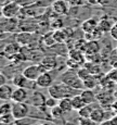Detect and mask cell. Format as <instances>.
Returning <instances> with one entry per match:
<instances>
[{"label": "cell", "mask_w": 117, "mask_h": 125, "mask_svg": "<svg viewBox=\"0 0 117 125\" xmlns=\"http://www.w3.org/2000/svg\"><path fill=\"white\" fill-rule=\"evenodd\" d=\"M21 11V7L20 4L16 1H12L8 2L7 4H4L2 7V15L6 19H12L15 18Z\"/></svg>", "instance_id": "obj_6"}, {"label": "cell", "mask_w": 117, "mask_h": 125, "mask_svg": "<svg viewBox=\"0 0 117 125\" xmlns=\"http://www.w3.org/2000/svg\"><path fill=\"white\" fill-rule=\"evenodd\" d=\"M92 111H93V108L91 107V104H86L83 108L79 110L78 112V115H79L80 117H86V119H89L90 116H91V113Z\"/></svg>", "instance_id": "obj_22"}, {"label": "cell", "mask_w": 117, "mask_h": 125, "mask_svg": "<svg viewBox=\"0 0 117 125\" xmlns=\"http://www.w3.org/2000/svg\"><path fill=\"white\" fill-rule=\"evenodd\" d=\"M29 104L27 102H13L12 103V115L15 120H21L28 116Z\"/></svg>", "instance_id": "obj_4"}, {"label": "cell", "mask_w": 117, "mask_h": 125, "mask_svg": "<svg viewBox=\"0 0 117 125\" xmlns=\"http://www.w3.org/2000/svg\"><path fill=\"white\" fill-rule=\"evenodd\" d=\"M0 125H10V124H7V123H2V122H0Z\"/></svg>", "instance_id": "obj_41"}, {"label": "cell", "mask_w": 117, "mask_h": 125, "mask_svg": "<svg viewBox=\"0 0 117 125\" xmlns=\"http://www.w3.org/2000/svg\"><path fill=\"white\" fill-rule=\"evenodd\" d=\"M99 26V23L94 19H88L81 24V28L85 33H92Z\"/></svg>", "instance_id": "obj_15"}, {"label": "cell", "mask_w": 117, "mask_h": 125, "mask_svg": "<svg viewBox=\"0 0 117 125\" xmlns=\"http://www.w3.org/2000/svg\"><path fill=\"white\" fill-rule=\"evenodd\" d=\"M107 78L109 81L114 82V83H117V68L116 69H113L112 71H109V73L107 74Z\"/></svg>", "instance_id": "obj_30"}, {"label": "cell", "mask_w": 117, "mask_h": 125, "mask_svg": "<svg viewBox=\"0 0 117 125\" xmlns=\"http://www.w3.org/2000/svg\"><path fill=\"white\" fill-rule=\"evenodd\" d=\"M68 56H70V59L74 60V61L77 62L80 65L85 63V59H87V58H85V56H83L82 50H72Z\"/></svg>", "instance_id": "obj_18"}, {"label": "cell", "mask_w": 117, "mask_h": 125, "mask_svg": "<svg viewBox=\"0 0 117 125\" xmlns=\"http://www.w3.org/2000/svg\"><path fill=\"white\" fill-rule=\"evenodd\" d=\"M72 102H73V108L75 111H79L81 108H83L86 104H87V103L85 102V100L82 99V97L80 96V94L72 97Z\"/></svg>", "instance_id": "obj_19"}, {"label": "cell", "mask_w": 117, "mask_h": 125, "mask_svg": "<svg viewBox=\"0 0 117 125\" xmlns=\"http://www.w3.org/2000/svg\"><path fill=\"white\" fill-rule=\"evenodd\" d=\"M40 63H41L42 65H44V68L46 69L48 72H49V71H51V70L55 69L56 60L54 59V58H52V57H46V58H44V59H42V61L40 62Z\"/></svg>", "instance_id": "obj_20"}, {"label": "cell", "mask_w": 117, "mask_h": 125, "mask_svg": "<svg viewBox=\"0 0 117 125\" xmlns=\"http://www.w3.org/2000/svg\"><path fill=\"white\" fill-rule=\"evenodd\" d=\"M16 120L14 119V116L12 115V113L10 114H4V115H0V122L2 123H7V124H13Z\"/></svg>", "instance_id": "obj_27"}, {"label": "cell", "mask_w": 117, "mask_h": 125, "mask_svg": "<svg viewBox=\"0 0 117 125\" xmlns=\"http://www.w3.org/2000/svg\"><path fill=\"white\" fill-rule=\"evenodd\" d=\"M12 113V103L10 102H4L0 105V115L4 114H10Z\"/></svg>", "instance_id": "obj_25"}, {"label": "cell", "mask_w": 117, "mask_h": 125, "mask_svg": "<svg viewBox=\"0 0 117 125\" xmlns=\"http://www.w3.org/2000/svg\"><path fill=\"white\" fill-rule=\"evenodd\" d=\"M112 110H114V112L117 114V100H115L113 103V105H112Z\"/></svg>", "instance_id": "obj_38"}, {"label": "cell", "mask_w": 117, "mask_h": 125, "mask_svg": "<svg viewBox=\"0 0 117 125\" xmlns=\"http://www.w3.org/2000/svg\"><path fill=\"white\" fill-rule=\"evenodd\" d=\"M85 84V88H89V89H93L97 85V81H95V75H90L87 80L83 81Z\"/></svg>", "instance_id": "obj_24"}, {"label": "cell", "mask_w": 117, "mask_h": 125, "mask_svg": "<svg viewBox=\"0 0 117 125\" xmlns=\"http://www.w3.org/2000/svg\"><path fill=\"white\" fill-rule=\"evenodd\" d=\"M97 123L93 122L91 119H86V117H80L79 119V125H95Z\"/></svg>", "instance_id": "obj_32"}, {"label": "cell", "mask_w": 117, "mask_h": 125, "mask_svg": "<svg viewBox=\"0 0 117 125\" xmlns=\"http://www.w3.org/2000/svg\"><path fill=\"white\" fill-rule=\"evenodd\" d=\"M30 38H32V34L29 33H21L18 35L16 40H18V44H28Z\"/></svg>", "instance_id": "obj_23"}, {"label": "cell", "mask_w": 117, "mask_h": 125, "mask_svg": "<svg viewBox=\"0 0 117 125\" xmlns=\"http://www.w3.org/2000/svg\"><path fill=\"white\" fill-rule=\"evenodd\" d=\"M114 23L112 21H109L108 19H102L101 21L99 22V27L103 31L104 33L105 32H111V30L113 28Z\"/></svg>", "instance_id": "obj_21"}, {"label": "cell", "mask_w": 117, "mask_h": 125, "mask_svg": "<svg viewBox=\"0 0 117 125\" xmlns=\"http://www.w3.org/2000/svg\"><path fill=\"white\" fill-rule=\"evenodd\" d=\"M61 82L70 85L71 87L75 88L78 90H83L85 89V84L83 81L79 77L77 72L75 71H66L61 75Z\"/></svg>", "instance_id": "obj_2"}, {"label": "cell", "mask_w": 117, "mask_h": 125, "mask_svg": "<svg viewBox=\"0 0 117 125\" xmlns=\"http://www.w3.org/2000/svg\"><path fill=\"white\" fill-rule=\"evenodd\" d=\"M111 36L114 38V39H116L117 40V23L116 24H114V26H113V28L111 30Z\"/></svg>", "instance_id": "obj_34"}, {"label": "cell", "mask_w": 117, "mask_h": 125, "mask_svg": "<svg viewBox=\"0 0 117 125\" xmlns=\"http://www.w3.org/2000/svg\"><path fill=\"white\" fill-rule=\"evenodd\" d=\"M50 110H51L50 114H51V116L53 117V119H60V117L64 114L63 110L60 108V105H56V107H54V108H51Z\"/></svg>", "instance_id": "obj_26"}, {"label": "cell", "mask_w": 117, "mask_h": 125, "mask_svg": "<svg viewBox=\"0 0 117 125\" xmlns=\"http://www.w3.org/2000/svg\"><path fill=\"white\" fill-rule=\"evenodd\" d=\"M14 89L12 86L4 84V85L0 86V99L3 101H10L12 100V95H13Z\"/></svg>", "instance_id": "obj_11"}, {"label": "cell", "mask_w": 117, "mask_h": 125, "mask_svg": "<svg viewBox=\"0 0 117 125\" xmlns=\"http://www.w3.org/2000/svg\"><path fill=\"white\" fill-rule=\"evenodd\" d=\"M109 121H111L112 125H117V114H116L114 117H112V119L109 120Z\"/></svg>", "instance_id": "obj_37"}, {"label": "cell", "mask_w": 117, "mask_h": 125, "mask_svg": "<svg viewBox=\"0 0 117 125\" xmlns=\"http://www.w3.org/2000/svg\"><path fill=\"white\" fill-rule=\"evenodd\" d=\"M100 125H112V123H111V121H103L102 123H100Z\"/></svg>", "instance_id": "obj_39"}, {"label": "cell", "mask_w": 117, "mask_h": 125, "mask_svg": "<svg viewBox=\"0 0 117 125\" xmlns=\"http://www.w3.org/2000/svg\"><path fill=\"white\" fill-rule=\"evenodd\" d=\"M83 51L86 52L87 56L98 53V52L100 51V44L98 42L97 39L89 40V42H87V44H86V47H85V50H83Z\"/></svg>", "instance_id": "obj_12"}, {"label": "cell", "mask_w": 117, "mask_h": 125, "mask_svg": "<svg viewBox=\"0 0 117 125\" xmlns=\"http://www.w3.org/2000/svg\"><path fill=\"white\" fill-rule=\"evenodd\" d=\"M71 7H78L82 4V0H67Z\"/></svg>", "instance_id": "obj_33"}, {"label": "cell", "mask_w": 117, "mask_h": 125, "mask_svg": "<svg viewBox=\"0 0 117 125\" xmlns=\"http://www.w3.org/2000/svg\"><path fill=\"white\" fill-rule=\"evenodd\" d=\"M16 121L22 125H32L35 123L34 119H30V117H28V116L24 117V119H21V120H16Z\"/></svg>", "instance_id": "obj_31"}, {"label": "cell", "mask_w": 117, "mask_h": 125, "mask_svg": "<svg viewBox=\"0 0 117 125\" xmlns=\"http://www.w3.org/2000/svg\"><path fill=\"white\" fill-rule=\"evenodd\" d=\"M28 99L27 89L24 87H16L12 95V101L13 102H26Z\"/></svg>", "instance_id": "obj_9"}, {"label": "cell", "mask_w": 117, "mask_h": 125, "mask_svg": "<svg viewBox=\"0 0 117 125\" xmlns=\"http://www.w3.org/2000/svg\"><path fill=\"white\" fill-rule=\"evenodd\" d=\"M68 6L70 3L67 0H55L52 2V10L58 15H66L68 13Z\"/></svg>", "instance_id": "obj_7"}, {"label": "cell", "mask_w": 117, "mask_h": 125, "mask_svg": "<svg viewBox=\"0 0 117 125\" xmlns=\"http://www.w3.org/2000/svg\"><path fill=\"white\" fill-rule=\"evenodd\" d=\"M48 91H49L50 96L51 97H54L56 99H63V98H72L74 96L78 95V89H75V88L71 87L70 85L63 83H53L49 88H48Z\"/></svg>", "instance_id": "obj_1"}, {"label": "cell", "mask_w": 117, "mask_h": 125, "mask_svg": "<svg viewBox=\"0 0 117 125\" xmlns=\"http://www.w3.org/2000/svg\"><path fill=\"white\" fill-rule=\"evenodd\" d=\"M88 3L91 4V6H97V4H101L102 0H87Z\"/></svg>", "instance_id": "obj_35"}, {"label": "cell", "mask_w": 117, "mask_h": 125, "mask_svg": "<svg viewBox=\"0 0 117 125\" xmlns=\"http://www.w3.org/2000/svg\"><path fill=\"white\" fill-rule=\"evenodd\" d=\"M80 96L82 97V99L85 100V102L87 103V104H92V103H94L98 100L97 95L93 93V90L89 89V88H86V89L81 90Z\"/></svg>", "instance_id": "obj_13"}, {"label": "cell", "mask_w": 117, "mask_h": 125, "mask_svg": "<svg viewBox=\"0 0 117 125\" xmlns=\"http://www.w3.org/2000/svg\"><path fill=\"white\" fill-rule=\"evenodd\" d=\"M36 83H37L38 87L40 88H49L53 84V76L49 72H45V73L40 74V76L36 80Z\"/></svg>", "instance_id": "obj_8"}, {"label": "cell", "mask_w": 117, "mask_h": 125, "mask_svg": "<svg viewBox=\"0 0 117 125\" xmlns=\"http://www.w3.org/2000/svg\"><path fill=\"white\" fill-rule=\"evenodd\" d=\"M4 84H7V80H6V76H4L3 74H1V75H0V86L4 85Z\"/></svg>", "instance_id": "obj_36"}, {"label": "cell", "mask_w": 117, "mask_h": 125, "mask_svg": "<svg viewBox=\"0 0 117 125\" xmlns=\"http://www.w3.org/2000/svg\"><path fill=\"white\" fill-rule=\"evenodd\" d=\"M77 73H78V75H79V77L81 78L82 81H85V80H87L88 77H89L90 75H92L91 73H90V71L88 70L87 68H81V69H79L77 71Z\"/></svg>", "instance_id": "obj_28"}, {"label": "cell", "mask_w": 117, "mask_h": 125, "mask_svg": "<svg viewBox=\"0 0 117 125\" xmlns=\"http://www.w3.org/2000/svg\"><path fill=\"white\" fill-rule=\"evenodd\" d=\"M59 99L54 97H50V98H47V101H46V108L48 109H51V108H54L56 105H59Z\"/></svg>", "instance_id": "obj_29"}, {"label": "cell", "mask_w": 117, "mask_h": 125, "mask_svg": "<svg viewBox=\"0 0 117 125\" xmlns=\"http://www.w3.org/2000/svg\"><path fill=\"white\" fill-rule=\"evenodd\" d=\"M32 82L34 81H29L25 77V76L22 74H16L14 75V77L12 78V84L16 87H24V88H29V84H32Z\"/></svg>", "instance_id": "obj_10"}, {"label": "cell", "mask_w": 117, "mask_h": 125, "mask_svg": "<svg viewBox=\"0 0 117 125\" xmlns=\"http://www.w3.org/2000/svg\"><path fill=\"white\" fill-rule=\"evenodd\" d=\"M59 105L62 110H63L64 114L65 113H70L74 110L73 108V102H72V98H63V99H60Z\"/></svg>", "instance_id": "obj_16"}, {"label": "cell", "mask_w": 117, "mask_h": 125, "mask_svg": "<svg viewBox=\"0 0 117 125\" xmlns=\"http://www.w3.org/2000/svg\"><path fill=\"white\" fill-rule=\"evenodd\" d=\"M18 44H9L7 45V47L3 50V56L8 57V58H13L15 54L18 53Z\"/></svg>", "instance_id": "obj_17"}, {"label": "cell", "mask_w": 117, "mask_h": 125, "mask_svg": "<svg viewBox=\"0 0 117 125\" xmlns=\"http://www.w3.org/2000/svg\"><path fill=\"white\" fill-rule=\"evenodd\" d=\"M90 119L97 124L102 123L103 121H105V111L103 109H101V108H97V109L93 108V111H92Z\"/></svg>", "instance_id": "obj_14"}, {"label": "cell", "mask_w": 117, "mask_h": 125, "mask_svg": "<svg viewBox=\"0 0 117 125\" xmlns=\"http://www.w3.org/2000/svg\"><path fill=\"white\" fill-rule=\"evenodd\" d=\"M11 125H22V124H20V123H18V121H15V122H14L13 124H11Z\"/></svg>", "instance_id": "obj_40"}, {"label": "cell", "mask_w": 117, "mask_h": 125, "mask_svg": "<svg viewBox=\"0 0 117 125\" xmlns=\"http://www.w3.org/2000/svg\"><path fill=\"white\" fill-rule=\"evenodd\" d=\"M45 72H48V71L44 68V65H42L41 63H39V64H32V65H29V66H26V68L23 70L22 73L27 80L36 81L40 76V74L45 73Z\"/></svg>", "instance_id": "obj_3"}, {"label": "cell", "mask_w": 117, "mask_h": 125, "mask_svg": "<svg viewBox=\"0 0 117 125\" xmlns=\"http://www.w3.org/2000/svg\"><path fill=\"white\" fill-rule=\"evenodd\" d=\"M46 101H47V98L44 94L40 93V91H34L32 94V96L28 97L26 102L29 105L37 108V109H41V108L46 107Z\"/></svg>", "instance_id": "obj_5"}]
</instances>
